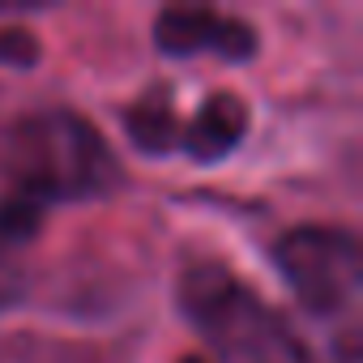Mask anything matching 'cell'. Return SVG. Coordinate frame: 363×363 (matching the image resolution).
I'll list each match as a JSON object with an SVG mask.
<instances>
[{
	"mask_svg": "<svg viewBox=\"0 0 363 363\" xmlns=\"http://www.w3.org/2000/svg\"><path fill=\"white\" fill-rule=\"evenodd\" d=\"M154 43L167 56H223V60H248L257 52V30L231 13L218 9H189L175 5L162 9L154 22Z\"/></svg>",
	"mask_w": 363,
	"mask_h": 363,
	"instance_id": "277c9868",
	"label": "cell"
},
{
	"mask_svg": "<svg viewBox=\"0 0 363 363\" xmlns=\"http://www.w3.org/2000/svg\"><path fill=\"white\" fill-rule=\"evenodd\" d=\"M179 308L193 329L214 342L227 359H269L295 354L282 320L223 265H193L179 278Z\"/></svg>",
	"mask_w": 363,
	"mask_h": 363,
	"instance_id": "7a4b0ae2",
	"label": "cell"
},
{
	"mask_svg": "<svg viewBox=\"0 0 363 363\" xmlns=\"http://www.w3.org/2000/svg\"><path fill=\"white\" fill-rule=\"evenodd\" d=\"M248 133V103L231 90H218L201 103V111L193 116V124L184 128V145L197 162H214V158H227L240 137Z\"/></svg>",
	"mask_w": 363,
	"mask_h": 363,
	"instance_id": "5b68a950",
	"label": "cell"
},
{
	"mask_svg": "<svg viewBox=\"0 0 363 363\" xmlns=\"http://www.w3.org/2000/svg\"><path fill=\"white\" fill-rule=\"evenodd\" d=\"M35 56H39V43H35L30 30H18V26L0 30V60H5V65L26 69V65H35Z\"/></svg>",
	"mask_w": 363,
	"mask_h": 363,
	"instance_id": "ba28073f",
	"label": "cell"
},
{
	"mask_svg": "<svg viewBox=\"0 0 363 363\" xmlns=\"http://www.w3.org/2000/svg\"><path fill=\"white\" fill-rule=\"evenodd\" d=\"M0 171L30 201H90L120 184L107 137L69 107H39L0 133Z\"/></svg>",
	"mask_w": 363,
	"mask_h": 363,
	"instance_id": "6da1fadb",
	"label": "cell"
},
{
	"mask_svg": "<svg viewBox=\"0 0 363 363\" xmlns=\"http://www.w3.org/2000/svg\"><path fill=\"white\" fill-rule=\"evenodd\" d=\"M124 128H128V141L145 154H167L184 141V128L175 120V107H171L167 90H154V94L137 99L124 111Z\"/></svg>",
	"mask_w": 363,
	"mask_h": 363,
	"instance_id": "8992f818",
	"label": "cell"
},
{
	"mask_svg": "<svg viewBox=\"0 0 363 363\" xmlns=\"http://www.w3.org/2000/svg\"><path fill=\"white\" fill-rule=\"evenodd\" d=\"M274 265L295 291V299L316 312L333 316L354 303L363 261L359 240L342 227H295L274 244Z\"/></svg>",
	"mask_w": 363,
	"mask_h": 363,
	"instance_id": "3957f363",
	"label": "cell"
},
{
	"mask_svg": "<svg viewBox=\"0 0 363 363\" xmlns=\"http://www.w3.org/2000/svg\"><path fill=\"white\" fill-rule=\"evenodd\" d=\"M179 363H206V359L201 354H189V359H179Z\"/></svg>",
	"mask_w": 363,
	"mask_h": 363,
	"instance_id": "9c48e42d",
	"label": "cell"
},
{
	"mask_svg": "<svg viewBox=\"0 0 363 363\" xmlns=\"http://www.w3.org/2000/svg\"><path fill=\"white\" fill-rule=\"evenodd\" d=\"M22 295H26V269H22V261L13 257V248L0 240V312L13 308Z\"/></svg>",
	"mask_w": 363,
	"mask_h": 363,
	"instance_id": "52a82bcc",
	"label": "cell"
}]
</instances>
